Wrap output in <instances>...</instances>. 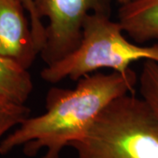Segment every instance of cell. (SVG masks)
I'll return each instance as SVG.
<instances>
[{
  "label": "cell",
  "instance_id": "1",
  "mask_svg": "<svg viewBox=\"0 0 158 158\" xmlns=\"http://www.w3.org/2000/svg\"><path fill=\"white\" fill-rule=\"evenodd\" d=\"M137 74L95 72L77 80L72 89L52 87L46 96L45 112L26 118L0 141V154L5 156L18 148L34 157L60 158L102 111L119 97L133 93Z\"/></svg>",
  "mask_w": 158,
  "mask_h": 158
},
{
  "label": "cell",
  "instance_id": "2",
  "mask_svg": "<svg viewBox=\"0 0 158 158\" xmlns=\"http://www.w3.org/2000/svg\"><path fill=\"white\" fill-rule=\"evenodd\" d=\"M77 158H158V122L141 97L111 102L77 140Z\"/></svg>",
  "mask_w": 158,
  "mask_h": 158
},
{
  "label": "cell",
  "instance_id": "3",
  "mask_svg": "<svg viewBox=\"0 0 158 158\" xmlns=\"http://www.w3.org/2000/svg\"><path fill=\"white\" fill-rule=\"evenodd\" d=\"M141 60L158 63V43L147 46L132 41L111 16L91 13L85 19L77 48L61 60L46 65L40 77L47 83L56 84L65 79L77 81L104 69L124 73Z\"/></svg>",
  "mask_w": 158,
  "mask_h": 158
},
{
  "label": "cell",
  "instance_id": "4",
  "mask_svg": "<svg viewBox=\"0 0 158 158\" xmlns=\"http://www.w3.org/2000/svg\"><path fill=\"white\" fill-rule=\"evenodd\" d=\"M34 6L37 17L48 20L40 56L46 65H49L77 48L88 15L111 16L112 0H34Z\"/></svg>",
  "mask_w": 158,
  "mask_h": 158
},
{
  "label": "cell",
  "instance_id": "5",
  "mask_svg": "<svg viewBox=\"0 0 158 158\" xmlns=\"http://www.w3.org/2000/svg\"><path fill=\"white\" fill-rule=\"evenodd\" d=\"M22 0H0V54L29 69L40 53Z\"/></svg>",
  "mask_w": 158,
  "mask_h": 158
},
{
  "label": "cell",
  "instance_id": "6",
  "mask_svg": "<svg viewBox=\"0 0 158 158\" xmlns=\"http://www.w3.org/2000/svg\"><path fill=\"white\" fill-rule=\"evenodd\" d=\"M118 22L136 43L158 40V0H132L120 6Z\"/></svg>",
  "mask_w": 158,
  "mask_h": 158
},
{
  "label": "cell",
  "instance_id": "7",
  "mask_svg": "<svg viewBox=\"0 0 158 158\" xmlns=\"http://www.w3.org/2000/svg\"><path fill=\"white\" fill-rule=\"evenodd\" d=\"M33 90L28 69L0 54V105L24 106Z\"/></svg>",
  "mask_w": 158,
  "mask_h": 158
},
{
  "label": "cell",
  "instance_id": "8",
  "mask_svg": "<svg viewBox=\"0 0 158 158\" xmlns=\"http://www.w3.org/2000/svg\"><path fill=\"white\" fill-rule=\"evenodd\" d=\"M141 98L158 122V63L144 61L138 78Z\"/></svg>",
  "mask_w": 158,
  "mask_h": 158
},
{
  "label": "cell",
  "instance_id": "9",
  "mask_svg": "<svg viewBox=\"0 0 158 158\" xmlns=\"http://www.w3.org/2000/svg\"><path fill=\"white\" fill-rule=\"evenodd\" d=\"M29 115L30 109L26 105H0V141Z\"/></svg>",
  "mask_w": 158,
  "mask_h": 158
},
{
  "label": "cell",
  "instance_id": "10",
  "mask_svg": "<svg viewBox=\"0 0 158 158\" xmlns=\"http://www.w3.org/2000/svg\"><path fill=\"white\" fill-rule=\"evenodd\" d=\"M22 2L30 19L35 45L39 52H40L45 42V25L36 15L34 10V0H22Z\"/></svg>",
  "mask_w": 158,
  "mask_h": 158
},
{
  "label": "cell",
  "instance_id": "11",
  "mask_svg": "<svg viewBox=\"0 0 158 158\" xmlns=\"http://www.w3.org/2000/svg\"><path fill=\"white\" fill-rule=\"evenodd\" d=\"M117 1H118V4H119V6H122V5H126V4L129 3L132 0H117Z\"/></svg>",
  "mask_w": 158,
  "mask_h": 158
}]
</instances>
